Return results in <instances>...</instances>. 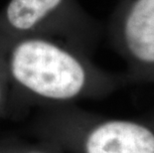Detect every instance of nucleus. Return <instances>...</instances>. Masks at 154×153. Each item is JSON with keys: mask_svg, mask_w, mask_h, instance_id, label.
<instances>
[{"mask_svg": "<svg viewBox=\"0 0 154 153\" xmlns=\"http://www.w3.org/2000/svg\"><path fill=\"white\" fill-rule=\"evenodd\" d=\"M85 153H154V120L91 118Z\"/></svg>", "mask_w": 154, "mask_h": 153, "instance_id": "obj_4", "label": "nucleus"}, {"mask_svg": "<svg viewBox=\"0 0 154 153\" xmlns=\"http://www.w3.org/2000/svg\"><path fill=\"white\" fill-rule=\"evenodd\" d=\"M104 26L79 0H9L0 10V36L58 39L93 55Z\"/></svg>", "mask_w": 154, "mask_h": 153, "instance_id": "obj_2", "label": "nucleus"}, {"mask_svg": "<svg viewBox=\"0 0 154 153\" xmlns=\"http://www.w3.org/2000/svg\"><path fill=\"white\" fill-rule=\"evenodd\" d=\"M150 118H152V119L154 120V112L152 113V115H150Z\"/></svg>", "mask_w": 154, "mask_h": 153, "instance_id": "obj_6", "label": "nucleus"}, {"mask_svg": "<svg viewBox=\"0 0 154 153\" xmlns=\"http://www.w3.org/2000/svg\"><path fill=\"white\" fill-rule=\"evenodd\" d=\"M8 41L0 36V107L2 106L7 93V82L9 80V74L7 69V52Z\"/></svg>", "mask_w": 154, "mask_h": 153, "instance_id": "obj_5", "label": "nucleus"}, {"mask_svg": "<svg viewBox=\"0 0 154 153\" xmlns=\"http://www.w3.org/2000/svg\"><path fill=\"white\" fill-rule=\"evenodd\" d=\"M127 82L154 84V0H119L104 27Z\"/></svg>", "mask_w": 154, "mask_h": 153, "instance_id": "obj_3", "label": "nucleus"}, {"mask_svg": "<svg viewBox=\"0 0 154 153\" xmlns=\"http://www.w3.org/2000/svg\"><path fill=\"white\" fill-rule=\"evenodd\" d=\"M32 153H42V152H32Z\"/></svg>", "mask_w": 154, "mask_h": 153, "instance_id": "obj_7", "label": "nucleus"}, {"mask_svg": "<svg viewBox=\"0 0 154 153\" xmlns=\"http://www.w3.org/2000/svg\"><path fill=\"white\" fill-rule=\"evenodd\" d=\"M91 55L58 39L29 36L8 41L9 80L29 96L54 103L97 97L127 83L100 69Z\"/></svg>", "mask_w": 154, "mask_h": 153, "instance_id": "obj_1", "label": "nucleus"}]
</instances>
